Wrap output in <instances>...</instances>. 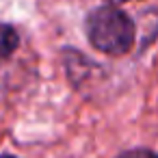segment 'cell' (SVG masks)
Instances as JSON below:
<instances>
[{"label":"cell","mask_w":158,"mask_h":158,"mask_svg":"<svg viewBox=\"0 0 158 158\" xmlns=\"http://www.w3.org/2000/svg\"><path fill=\"white\" fill-rule=\"evenodd\" d=\"M20 46L18 31L9 24H0V63H5Z\"/></svg>","instance_id":"obj_2"},{"label":"cell","mask_w":158,"mask_h":158,"mask_svg":"<svg viewBox=\"0 0 158 158\" xmlns=\"http://www.w3.org/2000/svg\"><path fill=\"white\" fill-rule=\"evenodd\" d=\"M0 158H15V156H0Z\"/></svg>","instance_id":"obj_5"},{"label":"cell","mask_w":158,"mask_h":158,"mask_svg":"<svg viewBox=\"0 0 158 158\" xmlns=\"http://www.w3.org/2000/svg\"><path fill=\"white\" fill-rule=\"evenodd\" d=\"M117 158H158V154L152 152V149H130V152H123Z\"/></svg>","instance_id":"obj_3"},{"label":"cell","mask_w":158,"mask_h":158,"mask_svg":"<svg viewBox=\"0 0 158 158\" xmlns=\"http://www.w3.org/2000/svg\"><path fill=\"white\" fill-rule=\"evenodd\" d=\"M108 2H113V5H121V2H130V0H108Z\"/></svg>","instance_id":"obj_4"},{"label":"cell","mask_w":158,"mask_h":158,"mask_svg":"<svg viewBox=\"0 0 158 158\" xmlns=\"http://www.w3.org/2000/svg\"><path fill=\"white\" fill-rule=\"evenodd\" d=\"M87 35L91 46L100 52L121 56L134 46V22L115 5H104L89 13Z\"/></svg>","instance_id":"obj_1"}]
</instances>
